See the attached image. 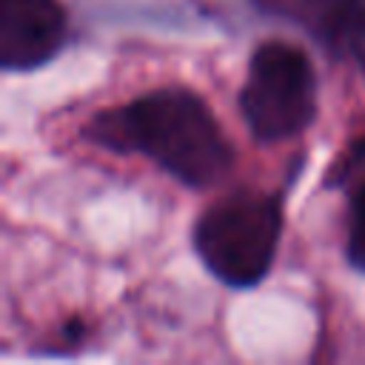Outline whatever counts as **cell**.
<instances>
[{
	"label": "cell",
	"mask_w": 365,
	"mask_h": 365,
	"mask_svg": "<svg viewBox=\"0 0 365 365\" xmlns=\"http://www.w3.org/2000/svg\"><path fill=\"white\" fill-rule=\"evenodd\" d=\"M83 137L114 154H137L185 188H208L234 168L228 143L211 106L191 88L165 86L123 106L97 111Z\"/></svg>",
	"instance_id": "cell-1"
},
{
	"label": "cell",
	"mask_w": 365,
	"mask_h": 365,
	"mask_svg": "<svg viewBox=\"0 0 365 365\" xmlns=\"http://www.w3.org/2000/svg\"><path fill=\"white\" fill-rule=\"evenodd\" d=\"M282 200L268 191L240 188L211 202L191 228V245L205 271L228 288L259 285L279 248Z\"/></svg>",
	"instance_id": "cell-2"
},
{
	"label": "cell",
	"mask_w": 365,
	"mask_h": 365,
	"mask_svg": "<svg viewBox=\"0 0 365 365\" xmlns=\"http://www.w3.org/2000/svg\"><path fill=\"white\" fill-rule=\"evenodd\" d=\"M319 108V80L302 46L288 40H265L248 60L240 88V111L248 131L259 143H282L299 137Z\"/></svg>",
	"instance_id": "cell-3"
},
{
	"label": "cell",
	"mask_w": 365,
	"mask_h": 365,
	"mask_svg": "<svg viewBox=\"0 0 365 365\" xmlns=\"http://www.w3.org/2000/svg\"><path fill=\"white\" fill-rule=\"evenodd\" d=\"M68 40L60 0H0V68L34 71L51 63Z\"/></svg>",
	"instance_id": "cell-4"
},
{
	"label": "cell",
	"mask_w": 365,
	"mask_h": 365,
	"mask_svg": "<svg viewBox=\"0 0 365 365\" xmlns=\"http://www.w3.org/2000/svg\"><path fill=\"white\" fill-rule=\"evenodd\" d=\"M265 11L299 23L328 46L345 43L351 48L365 23V0H257Z\"/></svg>",
	"instance_id": "cell-5"
},
{
	"label": "cell",
	"mask_w": 365,
	"mask_h": 365,
	"mask_svg": "<svg viewBox=\"0 0 365 365\" xmlns=\"http://www.w3.org/2000/svg\"><path fill=\"white\" fill-rule=\"evenodd\" d=\"M345 259L354 271L365 274V180L348 188V234Z\"/></svg>",
	"instance_id": "cell-6"
},
{
	"label": "cell",
	"mask_w": 365,
	"mask_h": 365,
	"mask_svg": "<svg viewBox=\"0 0 365 365\" xmlns=\"http://www.w3.org/2000/svg\"><path fill=\"white\" fill-rule=\"evenodd\" d=\"M365 180V134L354 140L328 168L325 188H351L354 182Z\"/></svg>",
	"instance_id": "cell-7"
},
{
	"label": "cell",
	"mask_w": 365,
	"mask_h": 365,
	"mask_svg": "<svg viewBox=\"0 0 365 365\" xmlns=\"http://www.w3.org/2000/svg\"><path fill=\"white\" fill-rule=\"evenodd\" d=\"M354 54V60H356V66L362 68V77H365V51L362 48H356V51H351Z\"/></svg>",
	"instance_id": "cell-8"
}]
</instances>
